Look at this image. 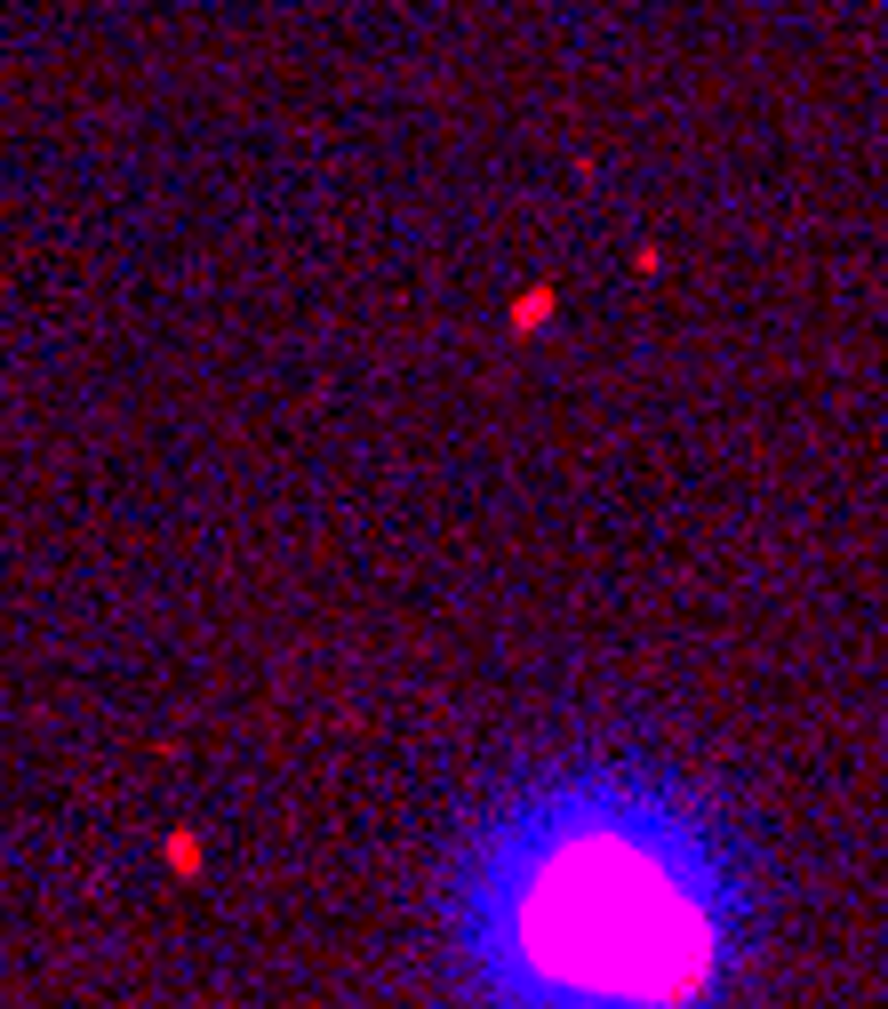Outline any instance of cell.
<instances>
[{
	"label": "cell",
	"mask_w": 888,
	"mask_h": 1009,
	"mask_svg": "<svg viewBox=\"0 0 888 1009\" xmlns=\"http://www.w3.org/2000/svg\"><path fill=\"white\" fill-rule=\"evenodd\" d=\"M744 946V841L657 753L576 746L512 769L440 865L464 1009H721Z\"/></svg>",
	"instance_id": "cell-1"
}]
</instances>
